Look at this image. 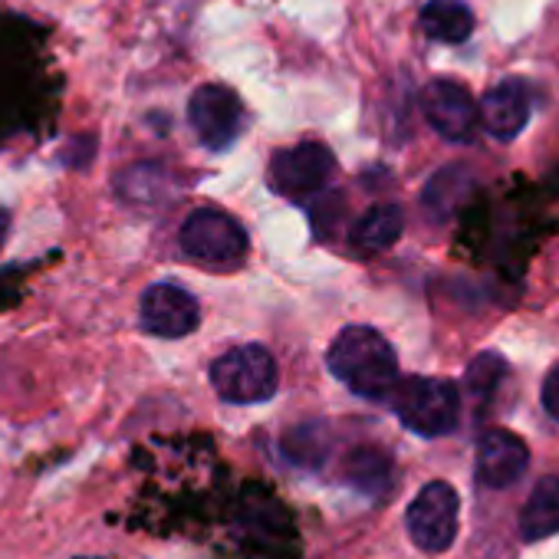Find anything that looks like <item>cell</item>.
Returning a JSON list of instances; mask_svg holds the SVG:
<instances>
[{
  "label": "cell",
  "mask_w": 559,
  "mask_h": 559,
  "mask_svg": "<svg viewBox=\"0 0 559 559\" xmlns=\"http://www.w3.org/2000/svg\"><path fill=\"white\" fill-rule=\"evenodd\" d=\"M201 323V307L194 294H188L178 284H152L142 294V326L152 336L162 340H181L191 336Z\"/></svg>",
  "instance_id": "9"
},
{
  "label": "cell",
  "mask_w": 559,
  "mask_h": 559,
  "mask_svg": "<svg viewBox=\"0 0 559 559\" xmlns=\"http://www.w3.org/2000/svg\"><path fill=\"white\" fill-rule=\"evenodd\" d=\"M336 171V158L320 142H300L294 148H280L270 162V185L284 198H310L330 185Z\"/></svg>",
  "instance_id": "6"
},
{
  "label": "cell",
  "mask_w": 559,
  "mask_h": 559,
  "mask_svg": "<svg viewBox=\"0 0 559 559\" xmlns=\"http://www.w3.org/2000/svg\"><path fill=\"white\" fill-rule=\"evenodd\" d=\"M503 372H507V366H503V359L500 356H493V353H487V356H480V359H474V366L467 369V385H471V392H493V385L503 379Z\"/></svg>",
  "instance_id": "16"
},
{
  "label": "cell",
  "mask_w": 559,
  "mask_h": 559,
  "mask_svg": "<svg viewBox=\"0 0 559 559\" xmlns=\"http://www.w3.org/2000/svg\"><path fill=\"white\" fill-rule=\"evenodd\" d=\"M405 230V214L399 204H376L369 207L356 227H353V243L362 250V253H382L389 247H395V240L402 237Z\"/></svg>",
  "instance_id": "13"
},
{
  "label": "cell",
  "mask_w": 559,
  "mask_h": 559,
  "mask_svg": "<svg viewBox=\"0 0 559 559\" xmlns=\"http://www.w3.org/2000/svg\"><path fill=\"white\" fill-rule=\"evenodd\" d=\"M530 467L526 441L507 428H490L477 441V480L490 490L513 487Z\"/></svg>",
  "instance_id": "10"
},
{
  "label": "cell",
  "mask_w": 559,
  "mask_h": 559,
  "mask_svg": "<svg viewBox=\"0 0 559 559\" xmlns=\"http://www.w3.org/2000/svg\"><path fill=\"white\" fill-rule=\"evenodd\" d=\"M421 31L438 44H464L474 34V14L464 0H428L421 8Z\"/></svg>",
  "instance_id": "14"
},
{
  "label": "cell",
  "mask_w": 559,
  "mask_h": 559,
  "mask_svg": "<svg viewBox=\"0 0 559 559\" xmlns=\"http://www.w3.org/2000/svg\"><path fill=\"white\" fill-rule=\"evenodd\" d=\"M253 559H297V556H287V552H270V556H253Z\"/></svg>",
  "instance_id": "19"
},
{
  "label": "cell",
  "mask_w": 559,
  "mask_h": 559,
  "mask_svg": "<svg viewBox=\"0 0 559 559\" xmlns=\"http://www.w3.org/2000/svg\"><path fill=\"white\" fill-rule=\"evenodd\" d=\"M181 250L201 263L227 266L243 260L247 253V230L217 207H201L188 214L181 224Z\"/></svg>",
  "instance_id": "5"
},
{
  "label": "cell",
  "mask_w": 559,
  "mask_h": 559,
  "mask_svg": "<svg viewBox=\"0 0 559 559\" xmlns=\"http://www.w3.org/2000/svg\"><path fill=\"white\" fill-rule=\"evenodd\" d=\"M330 372L359 399H392L399 376V356L389 340L372 326H346L330 346Z\"/></svg>",
  "instance_id": "1"
},
{
  "label": "cell",
  "mask_w": 559,
  "mask_h": 559,
  "mask_svg": "<svg viewBox=\"0 0 559 559\" xmlns=\"http://www.w3.org/2000/svg\"><path fill=\"white\" fill-rule=\"evenodd\" d=\"M477 119L493 139H500V142L516 139L530 122V90H526V83L503 80L493 90H487V96H484V103L477 109Z\"/></svg>",
  "instance_id": "11"
},
{
  "label": "cell",
  "mask_w": 559,
  "mask_h": 559,
  "mask_svg": "<svg viewBox=\"0 0 559 559\" xmlns=\"http://www.w3.org/2000/svg\"><path fill=\"white\" fill-rule=\"evenodd\" d=\"M559 533V477H543L520 510V536L526 543Z\"/></svg>",
  "instance_id": "12"
},
{
  "label": "cell",
  "mask_w": 559,
  "mask_h": 559,
  "mask_svg": "<svg viewBox=\"0 0 559 559\" xmlns=\"http://www.w3.org/2000/svg\"><path fill=\"white\" fill-rule=\"evenodd\" d=\"M188 122L198 135V142L211 152H224L237 142L243 129V106L234 90L207 83L198 86L188 103Z\"/></svg>",
  "instance_id": "7"
},
{
  "label": "cell",
  "mask_w": 559,
  "mask_h": 559,
  "mask_svg": "<svg viewBox=\"0 0 559 559\" xmlns=\"http://www.w3.org/2000/svg\"><path fill=\"white\" fill-rule=\"evenodd\" d=\"M399 421L421 438H444L461 421V392L448 379H402L392 392Z\"/></svg>",
  "instance_id": "2"
},
{
  "label": "cell",
  "mask_w": 559,
  "mask_h": 559,
  "mask_svg": "<svg viewBox=\"0 0 559 559\" xmlns=\"http://www.w3.org/2000/svg\"><path fill=\"white\" fill-rule=\"evenodd\" d=\"M8 227H11V214L0 207V243H4V237H8Z\"/></svg>",
  "instance_id": "18"
},
{
  "label": "cell",
  "mask_w": 559,
  "mask_h": 559,
  "mask_svg": "<svg viewBox=\"0 0 559 559\" xmlns=\"http://www.w3.org/2000/svg\"><path fill=\"white\" fill-rule=\"evenodd\" d=\"M543 408L552 421H559V366H552L543 379Z\"/></svg>",
  "instance_id": "17"
},
{
  "label": "cell",
  "mask_w": 559,
  "mask_h": 559,
  "mask_svg": "<svg viewBox=\"0 0 559 559\" xmlns=\"http://www.w3.org/2000/svg\"><path fill=\"white\" fill-rule=\"evenodd\" d=\"M421 112L428 126L448 142H471L477 132V103L461 83L435 80L421 93Z\"/></svg>",
  "instance_id": "8"
},
{
  "label": "cell",
  "mask_w": 559,
  "mask_h": 559,
  "mask_svg": "<svg viewBox=\"0 0 559 559\" xmlns=\"http://www.w3.org/2000/svg\"><path fill=\"white\" fill-rule=\"evenodd\" d=\"M346 477L349 484H356L362 493H382L389 487L392 477V461L379 451V448H359L349 464H346Z\"/></svg>",
  "instance_id": "15"
},
{
  "label": "cell",
  "mask_w": 559,
  "mask_h": 559,
  "mask_svg": "<svg viewBox=\"0 0 559 559\" xmlns=\"http://www.w3.org/2000/svg\"><path fill=\"white\" fill-rule=\"evenodd\" d=\"M211 385L230 405H260L276 395V359L263 346H237L211 362Z\"/></svg>",
  "instance_id": "3"
},
{
  "label": "cell",
  "mask_w": 559,
  "mask_h": 559,
  "mask_svg": "<svg viewBox=\"0 0 559 559\" xmlns=\"http://www.w3.org/2000/svg\"><path fill=\"white\" fill-rule=\"evenodd\" d=\"M457 513H461V500H457V490L451 484H444V480L425 484L405 513V526H408L412 543L425 552L451 549V543L457 536Z\"/></svg>",
  "instance_id": "4"
}]
</instances>
